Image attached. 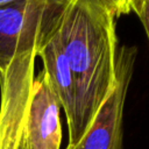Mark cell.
<instances>
[{"instance_id":"5","label":"cell","mask_w":149,"mask_h":149,"mask_svg":"<svg viewBox=\"0 0 149 149\" xmlns=\"http://www.w3.org/2000/svg\"><path fill=\"white\" fill-rule=\"evenodd\" d=\"M59 111V101L42 70L34 79L19 149H59L62 142Z\"/></svg>"},{"instance_id":"6","label":"cell","mask_w":149,"mask_h":149,"mask_svg":"<svg viewBox=\"0 0 149 149\" xmlns=\"http://www.w3.org/2000/svg\"><path fill=\"white\" fill-rule=\"evenodd\" d=\"M37 56H40L43 62V71L45 72L50 86L65 113L66 123L70 125L74 112L76 92L72 73L62 47L58 24L45 40Z\"/></svg>"},{"instance_id":"3","label":"cell","mask_w":149,"mask_h":149,"mask_svg":"<svg viewBox=\"0 0 149 149\" xmlns=\"http://www.w3.org/2000/svg\"><path fill=\"white\" fill-rule=\"evenodd\" d=\"M136 54L135 47H118L114 85L87 132L70 149H123V108Z\"/></svg>"},{"instance_id":"7","label":"cell","mask_w":149,"mask_h":149,"mask_svg":"<svg viewBox=\"0 0 149 149\" xmlns=\"http://www.w3.org/2000/svg\"><path fill=\"white\" fill-rule=\"evenodd\" d=\"M129 7L142 22L149 40V0H130Z\"/></svg>"},{"instance_id":"4","label":"cell","mask_w":149,"mask_h":149,"mask_svg":"<svg viewBox=\"0 0 149 149\" xmlns=\"http://www.w3.org/2000/svg\"><path fill=\"white\" fill-rule=\"evenodd\" d=\"M36 57L23 56L0 74V149H19L35 79Z\"/></svg>"},{"instance_id":"2","label":"cell","mask_w":149,"mask_h":149,"mask_svg":"<svg viewBox=\"0 0 149 149\" xmlns=\"http://www.w3.org/2000/svg\"><path fill=\"white\" fill-rule=\"evenodd\" d=\"M68 0L0 1V74L17 58L37 55L56 29Z\"/></svg>"},{"instance_id":"1","label":"cell","mask_w":149,"mask_h":149,"mask_svg":"<svg viewBox=\"0 0 149 149\" xmlns=\"http://www.w3.org/2000/svg\"><path fill=\"white\" fill-rule=\"evenodd\" d=\"M130 12L129 1L68 0L58 31L74 83V112L68 125L66 149L87 132L115 80L116 19Z\"/></svg>"}]
</instances>
